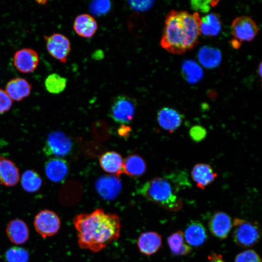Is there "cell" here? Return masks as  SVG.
Returning a JSON list of instances; mask_svg holds the SVG:
<instances>
[{
	"instance_id": "22",
	"label": "cell",
	"mask_w": 262,
	"mask_h": 262,
	"mask_svg": "<svg viewBox=\"0 0 262 262\" xmlns=\"http://www.w3.org/2000/svg\"><path fill=\"white\" fill-rule=\"evenodd\" d=\"M100 165L106 172L118 177L123 172V160L121 156L116 152L109 151L101 155Z\"/></svg>"
},
{
	"instance_id": "39",
	"label": "cell",
	"mask_w": 262,
	"mask_h": 262,
	"mask_svg": "<svg viewBox=\"0 0 262 262\" xmlns=\"http://www.w3.org/2000/svg\"><path fill=\"white\" fill-rule=\"evenodd\" d=\"M209 262H225L221 256L214 252H212L208 256Z\"/></svg>"
},
{
	"instance_id": "16",
	"label": "cell",
	"mask_w": 262,
	"mask_h": 262,
	"mask_svg": "<svg viewBox=\"0 0 262 262\" xmlns=\"http://www.w3.org/2000/svg\"><path fill=\"white\" fill-rule=\"evenodd\" d=\"M191 174L197 187L201 189L212 183L217 177V174L210 164L203 163L195 164Z\"/></svg>"
},
{
	"instance_id": "20",
	"label": "cell",
	"mask_w": 262,
	"mask_h": 262,
	"mask_svg": "<svg viewBox=\"0 0 262 262\" xmlns=\"http://www.w3.org/2000/svg\"><path fill=\"white\" fill-rule=\"evenodd\" d=\"M6 231L9 240L16 245L25 243L29 237L28 228L26 224L20 219H16L10 221Z\"/></svg>"
},
{
	"instance_id": "40",
	"label": "cell",
	"mask_w": 262,
	"mask_h": 262,
	"mask_svg": "<svg viewBox=\"0 0 262 262\" xmlns=\"http://www.w3.org/2000/svg\"><path fill=\"white\" fill-rule=\"evenodd\" d=\"M118 132L120 136L126 138L129 135L130 132V127L125 125H122L119 128Z\"/></svg>"
},
{
	"instance_id": "5",
	"label": "cell",
	"mask_w": 262,
	"mask_h": 262,
	"mask_svg": "<svg viewBox=\"0 0 262 262\" xmlns=\"http://www.w3.org/2000/svg\"><path fill=\"white\" fill-rule=\"evenodd\" d=\"M136 110L135 101L125 95L116 97L113 101L110 116L115 122L119 123H127L133 118Z\"/></svg>"
},
{
	"instance_id": "36",
	"label": "cell",
	"mask_w": 262,
	"mask_h": 262,
	"mask_svg": "<svg viewBox=\"0 0 262 262\" xmlns=\"http://www.w3.org/2000/svg\"><path fill=\"white\" fill-rule=\"evenodd\" d=\"M207 134L206 130L200 125L194 126L189 131V135L191 139L195 142H200L204 140Z\"/></svg>"
},
{
	"instance_id": "2",
	"label": "cell",
	"mask_w": 262,
	"mask_h": 262,
	"mask_svg": "<svg viewBox=\"0 0 262 262\" xmlns=\"http://www.w3.org/2000/svg\"><path fill=\"white\" fill-rule=\"evenodd\" d=\"M201 18L197 12L172 10L165 19L161 47L170 53L181 54L192 49L198 42Z\"/></svg>"
},
{
	"instance_id": "6",
	"label": "cell",
	"mask_w": 262,
	"mask_h": 262,
	"mask_svg": "<svg viewBox=\"0 0 262 262\" xmlns=\"http://www.w3.org/2000/svg\"><path fill=\"white\" fill-rule=\"evenodd\" d=\"M72 143L64 133L56 131L50 133L48 136L43 148L47 156L64 157L71 151Z\"/></svg>"
},
{
	"instance_id": "19",
	"label": "cell",
	"mask_w": 262,
	"mask_h": 262,
	"mask_svg": "<svg viewBox=\"0 0 262 262\" xmlns=\"http://www.w3.org/2000/svg\"><path fill=\"white\" fill-rule=\"evenodd\" d=\"M73 28L79 36L85 38L92 37L96 33L98 26L95 18L87 14L78 15L75 18Z\"/></svg>"
},
{
	"instance_id": "17",
	"label": "cell",
	"mask_w": 262,
	"mask_h": 262,
	"mask_svg": "<svg viewBox=\"0 0 262 262\" xmlns=\"http://www.w3.org/2000/svg\"><path fill=\"white\" fill-rule=\"evenodd\" d=\"M162 236L155 231H146L142 233L137 240L139 251L146 255L156 253L162 246Z\"/></svg>"
},
{
	"instance_id": "3",
	"label": "cell",
	"mask_w": 262,
	"mask_h": 262,
	"mask_svg": "<svg viewBox=\"0 0 262 262\" xmlns=\"http://www.w3.org/2000/svg\"><path fill=\"white\" fill-rule=\"evenodd\" d=\"M189 184L184 172H173L146 182L138 189V194L166 210L178 211L183 204L177 192L182 187L189 186Z\"/></svg>"
},
{
	"instance_id": "10",
	"label": "cell",
	"mask_w": 262,
	"mask_h": 262,
	"mask_svg": "<svg viewBox=\"0 0 262 262\" xmlns=\"http://www.w3.org/2000/svg\"><path fill=\"white\" fill-rule=\"evenodd\" d=\"M95 187L101 197L105 200H112L119 194L122 188V184L118 177L104 175L96 180Z\"/></svg>"
},
{
	"instance_id": "14",
	"label": "cell",
	"mask_w": 262,
	"mask_h": 262,
	"mask_svg": "<svg viewBox=\"0 0 262 262\" xmlns=\"http://www.w3.org/2000/svg\"><path fill=\"white\" fill-rule=\"evenodd\" d=\"M68 164L63 159L52 158L48 160L45 164V170L48 178L54 182L63 181L68 172Z\"/></svg>"
},
{
	"instance_id": "28",
	"label": "cell",
	"mask_w": 262,
	"mask_h": 262,
	"mask_svg": "<svg viewBox=\"0 0 262 262\" xmlns=\"http://www.w3.org/2000/svg\"><path fill=\"white\" fill-rule=\"evenodd\" d=\"M182 71L185 80L191 83H195L200 81L203 74L201 67L191 60H187L183 62Z\"/></svg>"
},
{
	"instance_id": "33",
	"label": "cell",
	"mask_w": 262,
	"mask_h": 262,
	"mask_svg": "<svg viewBox=\"0 0 262 262\" xmlns=\"http://www.w3.org/2000/svg\"><path fill=\"white\" fill-rule=\"evenodd\" d=\"M111 4L109 0H96L90 6L91 11L96 15L106 14L111 9Z\"/></svg>"
},
{
	"instance_id": "38",
	"label": "cell",
	"mask_w": 262,
	"mask_h": 262,
	"mask_svg": "<svg viewBox=\"0 0 262 262\" xmlns=\"http://www.w3.org/2000/svg\"><path fill=\"white\" fill-rule=\"evenodd\" d=\"M132 3H131V5L133 7V8L137 10H146L148 9L151 6L153 3L152 1H142V4L141 1H136L138 4H136L135 1H131Z\"/></svg>"
},
{
	"instance_id": "24",
	"label": "cell",
	"mask_w": 262,
	"mask_h": 262,
	"mask_svg": "<svg viewBox=\"0 0 262 262\" xmlns=\"http://www.w3.org/2000/svg\"><path fill=\"white\" fill-rule=\"evenodd\" d=\"M197 56L201 65L207 68H213L218 66L222 59L219 49L208 46L201 48Z\"/></svg>"
},
{
	"instance_id": "37",
	"label": "cell",
	"mask_w": 262,
	"mask_h": 262,
	"mask_svg": "<svg viewBox=\"0 0 262 262\" xmlns=\"http://www.w3.org/2000/svg\"><path fill=\"white\" fill-rule=\"evenodd\" d=\"M13 100L4 90L0 88V115L7 112L11 108Z\"/></svg>"
},
{
	"instance_id": "26",
	"label": "cell",
	"mask_w": 262,
	"mask_h": 262,
	"mask_svg": "<svg viewBox=\"0 0 262 262\" xmlns=\"http://www.w3.org/2000/svg\"><path fill=\"white\" fill-rule=\"evenodd\" d=\"M200 31L201 33L208 36L217 35L221 29V22L219 16L211 13L201 18Z\"/></svg>"
},
{
	"instance_id": "41",
	"label": "cell",
	"mask_w": 262,
	"mask_h": 262,
	"mask_svg": "<svg viewBox=\"0 0 262 262\" xmlns=\"http://www.w3.org/2000/svg\"><path fill=\"white\" fill-rule=\"evenodd\" d=\"M232 47L234 48H238L240 46V42L236 39L232 40L231 41Z\"/></svg>"
},
{
	"instance_id": "31",
	"label": "cell",
	"mask_w": 262,
	"mask_h": 262,
	"mask_svg": "<svg viewBox=\"0 0 262 262\" xmlns=\"http://www.w3.org/2000/svg\"><path fill=\"white\" fill-rule=\"evenodd\" d=\"M5 257L8 262H28L29 254L24 248L15 246L6 251Z\"/></svg>"
},
{
	"instance_id": "12",
	"label": "cell",
	"mask_w": 262,
	"mask_h": 262,
	"mask_svg": "<svg viewBox=\"0 0 262 262\" xmlns=\"http://www.w3.org/2000/svg\"><path fill=\"white\" fill-rule=\"evenodd\" d=\"M208 227L210 232L214 236L224 239L228 237L232 229L231 219L224 212H216L210 219Z\"/></svg>"
},
{
	"instance_id": "32",
	"label": "cell",
	"mask_w": 262,
	"mask_h": 262,
	"mask_svg": "<svg viewBox=\"0 0 262 262\" xmlns=\"http://www.w3.org/2000/svg\"><path fill=\"white\" fill-rule=\"evenodd\" d=\"M105 148L101 145L93 142H86L83 146L84 154L90 158H97L101 155Z\"/></svg>"
},
{
	"instance_id": "18",
	"label": "cell",
	"mask_w": 262,
	"mask_h": 262,
	"mask_svg": "<svg viewBox=\"0 0 262 262\" xmlns=\"http://www.w3.org/2000/svg\"><path fill=\"white\" fill-rule=\"evenodd\" d=\"M19 180L16 165L12 161L0 156V183L6 186L16 185Z\"/></svg>"
},
{
	"instance_id": "42",
	"label": "cell",
	"mask_w": 262,
	"mask_h": 262,
	"mask_svg": "<svg viewBox=\"0 0 262 262\" xmlns=\"http://www.w3.org/2000/svg\"><path fill=\"white\" fill-rule=\"evenodd\" d=\"M259 74L260 75V77H261V76H262V64L261 63H260V64L259 65Z\"/></svg>"
},
{
	"instance_id": "25",
	"label": "cell",
	"mask_w": 262,
	"mask_h": 262,
	"mask_svg": "<svg viewBox=\"0 0 262 262\" xmlns=\"http://www.w3.org/2000/svg\"><path fill=\"white\" fill-rule=\"evenodd\" d=\"M169 247L173 254L177 256L186 255L190 253L192 247L185 242L184 233L182 231H177L167 238Z\"/></svg>"
},
{
	"instance_id": "4",
	"label": "cell",
	"mask_w": 262,
	"mask_h": 262,
	"mask_svg": "<svg viewBox=\"0 0 262 262\" xmlns=\"http://www.w3.org/2000/svg\"><path fill=\"white\" fill-rule=\"evenodd\" d=\"M232 226L234 227V241L240 246H252L257 244L261 238V227L257 222L235 218L232 223Z\"/></svg>"
},
{
	"instance_id": "8",
	"label": "cell",
	"mask_w": 262,
	"mask_h": 262,
	"mask_svg": "<svg viewBox=\"0 0 262 262\" xmlns=\"http://www.w3.org/2000/svg\"><path fill=\"white\" fill-rule=\"evenodd\" d=\"M231 28L234 39L240 42L252 41L258 32L256 22L247 16H240L235 18Z\"/></svg>"
},
{
	"instance_id": "7",
	"label": "cell",
	"mask_w": 262,
	"mask_h": 262,
	"mask_svg": "<svg viewBox=\"0 0 262 262\" xmlns=\"http://www.w3.org/2000/svg\"><path fill=\"white\" fill-rule=\"evenodd\" d=\"M34 226L36 231L43 238H46L57 233L61 226V220L55 212L44 210L35 216Z\"/></svg>"
},
{
	"instance_id": "15",
	"label": "cell",
	"mask_w": 262,
	"mask_h": 262,
	"mask_svg": "<svg viewBox=\"0 0 262 262\" xmlns=\"http://www.w3.org/2000/svg\"><path fill=\"white\" fill-rule=\"evenodd\" d=\"M184 239L190 246L198 247L203 245L208 239L207 230L203 224L198 221H191L187 225Z\"/></svg>"
},
{
	"instance_id": "13",
	"label": "cell",
	"mask_w": 262,
	"mask_h": 262,
	"mask_svg": "<svg viewBox=\"0 0 262 262\" xmlns=\"http://www.w3.org/2000/svg\"><path fill=\"white\" fill-rule=\"evenodd\" d=\"M183 115L176 110L170 107H164L157 114V121L163 129L172 132L182 124Z\"/></svg>"
},
{
	"instance_id": "1",
	"label": "cell",
	"mask_w": 262,
	"mask_h": 262,
	"mask_svg": "<svg viewBox=\"0 0 262 262\" xmlns=\"http://www.w3.org/2000/svg\"><path fill=\"white\" fill-rule=\"evenodd\" d=\"M73 225L77 231L78 243L82 249L98 252L117 240L120 234L119 216L98 208L90 213L75 216Z\"/></svg>"
},
{
	"instance_id": "9",
	"label": "cell",
	"mask_w": 262,
	"mask_h": 262,
	"mask_svg": "<svg viewBox=\"0 0 262 262\" xmlns=\"http://www.w3.org/2000/svg\"><path fill=\"white\" fill-rule=\"evenodd\" d=\"M47 49L49 53L62 63H66L71 50L69 40L64 35L54 33L51 35L45 36Z\"/></svg>"
},
{
	"instance_id": "27",
	"label": "cell",
	"mask_w": 262,
	"mask_h": 262,
	"mask_svg": "<svg viewBox=\"0 0 262 262\" xmlns=\"http://www.w3.org/2000/svg\"><path fill=\"white\" fill-rule=\"evenodd\" d=\"M21 183L23 188L30 193L38 191L42 184V179L35 170H27L22 175Z\"/></svg>"
},
{
	"instance_id": "34",
	"label": "cell",
	"mask_w": 262,
	"mask_h": 262,
	"mask_svg": "<svg viewBox=\"0 0 262 262\" xmlns=\"http://www.w3.org/2000/svg\"><path fill=\"white\" fill-rule=\"evenodd\" d=\"M235 262H262L258 254L254 250L248 249L238 254Z\"/></svg>"
},
{
	"instance_id": "21",
	"label": "cell",
	"mask_w": 262,
	"mask_h": 262,
	"mask_svg": "<svg viewBox=\"0 0 262 262\" xmlns=\"http://www.w3.org/2000/svg\"><path fill=\"white\" fill-rule=\"evenodd\" d=\"M5 89L12 100L19 101L30 95L32 86L25 79L16 78L10 80L7 83Z\"/></svg>"
},
{
	"instance_id": "29",
	"label": "cell",
	"mask_w": 262,
	"mask_h": 262,
	"mask_svg": "<svg viewBox=\"0 0 262 262\" xmlns=\"http://www.w3.org/2000/svg\"><path fill=\"white\" fill-rule=\"evenodd\" d=\"M67 79L57 73H52L45 79V86L50 93L57 94L63 92L66 87Z\"/></svg>"
},
{
	"instance_id": "23",
	"label": "cell",
	"mask_w": 262,
	"mask_h": 262,
	"mask_svg": "<svg viewBox=\"0 0 262 262\" xmlns=\"http://www.w3.org/2000/svg\"><path fill=\"white\" fill-rule=\"evenodd\" d=\"M146 167V162L140 156L131 154L123 163V172L131 177L137 178L145 173Z\"/></svg>"
},
{
	"instance_id": "30",
	"label": "cell",
	"mask_w": 262,
	"mask_h": 262,
	"mask_svg": "<svg viewBox=\"0 0 262 262\" xmlns=\"http://www.w3.org/2000/svg\"><path fill=\"white\" fill-rule=\"evenodd\" d=\"M91 134L98 142L108 139L110 136V130L107 124L101 120L94 122L91 126Z\"/></svg>"
},
{
	"instance_id": "35",
	"label": "cell",
	"mask_w": 262,
	"mask_h": 262,
	"mask_svg": "<svg viewBox=\"0 0 262 262\" xmlns=\"http://www.w3.org/2000/svg\"><path fill=\"white\" fill-rule=\"evenodd\" d=\"M218 1L213 0H193L191 5L193 9L201 12H207L211 6H215Z\"/></svg>"
},
{
	"instance_id": "11",
	"label": "cell",
	"mask_w": 262,
	"mask_h": 262,
	"mask_svg": "<svg viewBox=\"0 0 262 262\" xmlns=\"http://www.w3.org/2000/svg\"><path fill=\"white\" fill-rule=\"evenodd\" d=\"M13 62L18 71L24 73H30L37 67L39 63V56L34 50L24 48L15 53Z\"/></svg>"
}]
</instances>
